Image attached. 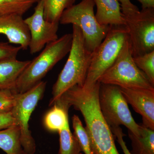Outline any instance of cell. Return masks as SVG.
<instances>
[{
    "instance_id": "cell-1",
    "label": "cell",
    "mask_w": 154,
    "mask_h": 154,
    "mask_svg": "<svg viewBox=\"0 0 154 154\" xmlns=\"http://www.w3.org/2000/svg\"><path fill=\"white\" fill-rule=\"evenodd\" d=\"M100 83L91 86L75 85L69 89L54 104L69 110L73 106L83 115L92 154H119L114 136L102 115L99 107Z\"/></svg>"
},
{
    "instance_id": "cell-2",
    "label": "cell",
    "mask_w": 154,
    "mask_h": 154,
    "mask_svg": "<svg viewBox=\"0 0 154 154\" xmlns=\"http://www.w3.org/2000/svg\"><path fill=\"white\" fill-rule=\"evenodd\" d=\"M72 34L71 48L66 62L53 87L50 106L69 89L75 85L82 86L85 82L92 53L87 48L82 30L76 25H72Z\"/></svg>"
},
{
    "instance_id": "cell-3",
    "label": "cell",
    "mask_w": 154,
    "mask_h": 154,
    "mask_svg": "<svg viewBox=\"0 0 154 154\" xmlns=\"http://www.w3.org/2000/svg\"><path fill=\"white\" fill-rule=\"evenodd\" d=\"M72 41V34L67 33L47 44L18 78L12 90L14 93L23 94L41 82L48 72L69 53Z\"/></svg>"
},
{
    "instance_id": "cell-4",
    "label": "cell",
    "mask_w": 154,
    "mask_h": 154,
    "mask_svg": "<svg viewBox=\"0 0 154 154\" xmlns=\"http://www.w3.org/2000/svg\"><path fill=\"white\" fill-rule=\"evenodd\" d=\"M98 82L120 88L154 90V85L135 63L128 37L114 62Z\"/></svg>"
},
{
    "instance_id": "cell-5",
    "label": "cell",
    "mask_w": 154,
    "mask_h": 154,
    "mask_svg": "<svg viewBox=\"0 0 154 154\" xmlns=\"http://www.w3.org/2000/svg\"><path fill=\"white\" fill-rule=\"evenodd\" d=\"M94 0H82L63 11L60 19L62 25L72 24L82 30L86 47L91 53L101 44L107 35L110 26L99 24L94 14Z\"/></svg>"
},
{
    "instance_id": "cell-6",
    "label": "cell",
    "mask_w": 154,
    "mask_h": 154,
    "mask_svg": "<svg viewBox=\"0 0 154 154\" xmlns=\"http://www.w3.org/2000/svg\"><path fill=\"white\" fill-rule=\"evenodd\" d=\"M128 37L125 25L110 26L104 40L92 52L84 86L88 87L98 82L99 78L114 62Z\"/></svg>"
},
{
    "instance_id": "cell-7",
    "label": "cell",
    "mask_w": 154,
    "mask_h": 154,
    "mask_svg": "<svg viewBox=\"0 0 154 154\" xmlns=\"http://www.w3.org/2000/svg\"><path fill=\"white\" fill-rule=\"evenodd\" d=\"M99 101L102 115L110 128L123 125L133 134H138L139 125L132 117L119 87L100 83Z\"/></svg>"
},
{
    "instance_id": "cell-8",
    "label": "cell",
    "mask_w": 154,
    "mask_h": 154,
    "mask_svg": "<svg viewBox=\"0 0 154 154\" xmlns=\"http://www.w3.org/2000/svg\"><path fill=\"white\" fill-rule=\"evenodd\" d=\"M46 82L42 81L30 90L18 94L11 110L20 130V142L25 154H34L36 151L35 140L29 129V121L38 102L43 97Z\"/></svg>"
},
{
    "instance_id": "cell-9",
    "label": "cell",
    "mask_w": 154,
    "mask_h": 154,
    "mask_svg": "<svg viewBox=\"0 0 154 154\" xmlns=\"http://www.w3.org/2000/svg\"><path fill=\"white\" fill-rule=\"evenodd\" d=\"M125 18L133 57L153 51L154 8L142 9L137 14Z\"/></svg>"
},
{
    "instance_id": "cell-10",
    "label": "cell",
    "mask_w": 154,
    "mask_h": 154,
    "mask_svg": "<svg viewBox=\"0 0 154 154\" xmlns=\"http://www.w3.org/2000/svg\"><path fill=\"white\" fill-rule=\"evenodd\" d=\"M30 34L29 48L31 54L37 53L45 46L58 38L57 31L59 23L48 22L44 19L42 2H37L34 13L24 19Z\"/></svg>"
},
{
    "instance_id": "cell-11",
    "label": "cell",
    "mask_w": 154,
    "mask_h": 154,
    "mask_svg": "<svg viewBox=\"0 0 154 154\" xmlns=\"http://www.w3.org/2000/svg\"><path fill=\"white\" fill-rule=\"evenodd\" d=\"M119 88L128 104L141 116L143 125L154 130V90Z\"/></svg>"
},
{
    "instance_id": "cell-12",
    "label": "cell",
    "mask_w": 154,
    "mask_h": 154,
    "mask_svg": "<svg viewBox=\"0 0 154 154\" xmlns=\"http://www.w3.org/2000/svg\"><path fill=\"white\" fill-rule=\"evenodd\" d=\"M0 34L5 35L9 43L18 45L22 49L29 48L30 32L22 16H0Z\"/></svg>"
},
{
    "instance_id": "cell-13",
    "label": "cell",
    "mask_w": 154,
    "mask_h": 154,
    "mask_svg": "<svg viewBox=\"0 0 154 154\" xmlns=\"http://www.w3.org/2000/svg\"><path fill=\"white\" fill-rule=\"evenodd\" d=\"M96 6L95 14L100 25L120 26L125 24L124 15L118 0H94Z\"/></svg>"
},
{
    "instance_id": "cell-14",
    "label": "cell",
    "mask_w": 154,
    "mask_h": 154,
    "mask_svg": "<svg viewBox=\"0 0 154 154\" xmlns=\"http://www.w3.org/2000/svg\"><path fill=\"white\" fill-rule=\"evenodd\" d=\"M31 60L21 61L17 58L0 61V90H13L18 78Z\"/></svg>"
},
{
    "instance_id": "cell-15",
    "label": "cell",
    "mask_w": 154,
    "mask_h": 154,
    "mask_svg": "<svg viewBox=\"0 0 154 154\" xmlns=\"http://www.w3.org/2000/svg\"><path fill=\"white\" fill-rule=\"evenodd\" d=\"M131 140V154H154V130L143 125H139L137 135L128 131Z\"/></svg>"
},
{
    "instance_id": "cell-16",
    "label": "cell",
    "mask_w": 154,
    "mask_h": 154,
    "mask_svg": "<svg viewBox=\"0 0 154 154\" xmlns=\"http://www.w3.org/2000/svg\"><path fill=\"white\" fill-rule=\"evenodd\" d=\"M0 149L7 154H25L20 142L18 125L0 130Z\"/></svg>"
},
{
    "instance_id": "cell-17",
    "label": "cell",
    "mask_w": 154,
    "mask_h": 154,
    "mask_svg": "<svg viewBox=\"0 0 154 154\" xmlns=\"http://www.w3.org/2000/svg\"><path fill=\"white\" fill-rule=\"evenodd\" d=\"M44 8V17L52 23H59L66 9L74 5L76 0H41Z\"/></svg>"
},
{
    "instance_id": "cell-18",
    "label": "cell",
    "mask_w": 154,
    "mask_h": 154,
    "mask_svg": "<svg viewBox=\"0 0 154 154\" xmlns=\"http://www.w3.org/2000/svg\"><path fill=\"white\" fill-rule=\"evenodd\" d=\"M44 123L48 129L59 132L69 124L68 111L54 105L52 109L45 115Z\"/></svg>"
},
{
    "instance_id": "cell-19",
    "label": "cell",
    "mask_w": 154,
    "mask_h": 154,
    "mask_svg": "<svg viewBox=\"0 0 154 154\" xmlns=\"http://www.w3.org/2000/svg\"><path fill=\"white\" fill-rule=\"evenodd\" d=\"M39 0H0V16H22Z\"/></svg>"
},
{
    "instance_id": "cell-20",
    "label": "cell",
    "mask_w": 154,
    "mask_h": 154,
    "mask_svg": "<svg viewBox=\"0 0 154 154\" xmlns=\"http://www.w3.org/2000/svg\"><path fill=\"white\" fill-rule=\"evenodd\" d=\"M58 133L60 147L58 154H80L82 150L79 144L71 131L69 124Z\"/></svg>"
},
{
    "instance_id": "cell-21",
    "label": "cell",
    "mask_w": 154,
    "mask_h": 154,
    "mask_svg": "<svg viewBox=\"0 0 154 154\" xmlns=\"http://www.w3.org/2000/svg\"><path fill=\"white\" fill-rule=\"evenodd\" d=\"M72 119L73 128L74 131L73 134L78 141L81 150L85 154H92L88 133L79 117L78 116L74 115Z\"/></svg>"
},
{
    "instance_id": "cell-22",
    "label": "cell",
    "mask_w": 154,
    "mask_h": 154,
    "mask_svg": "<svg viewBox=\"0 0 154 154\" xmlns=\"http://www.w3.org/2000/svg\"><path fill=\"white\" fill-rule=\"evenodd\" d=\"M133 59L137 67L143 72L154 85V51Z\"/></svg>"
},
{
    "instance_id": "cell-23",
    "label": "cell",
    "mask_w": 154,
    "mask_h": 154,
    "mask_svg": "<svg viewBox=\"0 0 154 154\" xmlns=\"http://www.w3.org/2000/svg\"><path fill=\"white\" fill-rule=\"evenodd\" d=\"M17 94L11 89L0 90V113L11 112Z\"/></svg>"
},
{
    "instance_id": "cell-24",
    "label": "cell",
    "mask_w": 154,
    "mask_h": 154,
    "mask_svg": "<svg viewBox=\"0 0 154 154\" xmlns=\"http://www.w3.org/2000/svg\"><path fill=\"white\" fill-rule=\"evenodd\" d=\"M20 46H14L7 42H0V61L4 60L17 58L20 51Z\"/></svg>"
},
{
    "instance_id": "cell-25",
    "label": "cell",
    "mask_w": 154,
    "mask_h": 154,
    "mask_svg": "<svg viewBox=\"0 0 154 154\" xmlns=\"http://www.w3.org/2000/svg\"><path fill=\"white\" fill-rule=\"evenodd\" d=\"M17 125L16 119L11 112L0 113V130Z\"/></svg>"
},
{
    "instance_id": "cell-26",
    "label": "cell",
    "mask_w": 154,
    "mask_h": 154,
    "mask_svg": "<svg viewBox=\"0 0 154 154\" xmlns=\"http://www.w3.org/2000/svg\"><path fill=\"white\" fill-rule=\"evenodd\" d=\"M121 3V11L125 17L133 16L139 12V10L130 0H119Z\"/></svg>"
},
{
    "instance_id": "cell-27",
    "label": "cell",
    "mask_w": 154,
    "mask_h": 154,
    "mask_svg": "<svg viewBox=\"0 0 154 154\" xmlns=\"http://www.w3.org/2000/svg\"><path fill=\"white\" fill-rule=\"evenodd\" d=\"M113 134L117 138V141L120 145L124 154H131L128 149L126 143L123 140V137L125 136L122 132V129L120 127H116L110 128Z\"/></svg>"
},
{
    "instance_id": "cell-28",
    "label": "cell",
    "mask_w": 154,
    "mask_h": 154,
    "mask_svg": "<svg viewBox=\"0 0 154 154\" xmlns=\"http://www.w3.org/2000/svg\"><path fill=\"white\" fill-rule=\"evenodd\" d=\"M141 5L142 9L154 8V0H137Z\"/></svg>"
}]
</instances>
